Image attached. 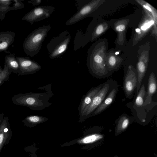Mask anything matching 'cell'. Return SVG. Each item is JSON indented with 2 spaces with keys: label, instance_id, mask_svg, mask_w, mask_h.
Listing matches in <instances>:
<instances>
[{
  "label": "cell",
  "instance_id": "484cf974",
  "mask_svg": "<svg viewBox=\"0 0 157 157\" xmlns=\"http://www.w3.org/2000/svg\"><path fill=\"white\" fill-rule=\"evenodd\" d=\"M2 69L0 65V73L2 71Z\"/></svg>",
  "mask_w": 157,
  "mask_h": 157
},
{
  "label": "cell",
  "instance_id": "4fadbf2b",
  "mask_svg": "<svg viewBox=\"0 0 157 157\" xmlns=\"http://www.w3.org/2000/svg\"><path fill=\"white\" fill-rule=\"evenodd\" d=\"M15 33L12 31H3L0 32V52L6 51L12 44Z\"/></svg>",
  "mask_w": 157,
  "mask_h": 157
},
{
  "label": "cell",
  "instance_id": "d4e9b609",
  "mask_svg": "<svg viewBox=\"0 0 157 157\" xmlns=\"http://www.w3.org/2000/svg\"><path fill=\"white\" fill-rule=\"evenodd\" d=\"M144 6L145 8H146V9H147V10H148L149 11H150L151 12V9L149 6H145V5H144Z\"/></svg>",
  "mask_w": 157,
  "mask_h": 157
},
{
  "label": "cell",
  "instance_id": "8fae6325",
  "mask_svg": "<svg viewBox=\"0 0 157 157\" xmlns=\"http://www.w3.org/2000/svg\"><path fill=\"white\" fill-rule=\"evenodd\" d=\"M24 6V4L20 0H0V19H3L8 11L19 9Z\"/></svg>",
  "mask_w": 157,
  "mask_h": 157
},
{
  "label": "cell",
  "instance_id": "277c9868",
  "mask_svg": "<svg viewBox=\"0 0 157 157\" xmlns=\"http://www.w3.org/2000/svg\"><path fill=\"white\" fill-rule=\"evenodd\" d=\"M77 12L65 23L69 25L75 24L90 16L96 9L98 2L96 1L76 0Z\"/></svg>",
  "mask_w": 157,
  "mask_h": 157
},
{
  "label": "cell",
  "instance_id": "ac0fdd59",
  "mask_svg": "<svg viewBox=\"0 0 157 157\" xmlns=\"http://www.w3.org/2000/svg\"><path fill=\"white\" fill-rule=\"evenodd\" d=\"M132 117L126 114H123L119 117L117 125V130L122 131L126 129L129 124Z\"/></svg>",
  "mask_w": 157,
  "mask_h": 157
},
{
  "label": "cell",
  "instance_id": "3957f363",
  "mask_svg": "<svg viewBox=\"0 0 157 157\" xmlns=\"http://www.w3.org/2000/svg\"><path fill=\"white\" fill-rule=\"evenodd\" d=\"M71 39V35L67 31L52 37L46 46L49 58L55 59L62 56L67 49Z\"/></svg>",
  "mask_w": 157,
  "mask_h": 157
},
{
  "label": "cell",
  "instance_id": "8992f818",
  "mask_svg": "<svg viewBox=\"0 0 157 157\" xmlns=\"http://www.w3.org/2000/svg\"><path fill=\"white\" fill-rule=\"evenodd\" d=\"M110 85L109 82L104 83L100 90L94 97L91 103L88 107L79 122H83L90 117L92 114L100 105L106 97L109 90Z\"/></svg>",
  "mask_w": 157,
  "mask_h": 157
},
{
  "label": "cell",
  "instance_id": "7a4b0ae2",
  "mask_svg": "<svg viewBox=\"0 0 157 157\" xmlns=\"http://www.w3.org/2000/svg\"><path fill=\"white\" fill-rule=\"evenodd\" d=\"M51 29L49 25H44L33 30L26 37L23 43L25 53L34 57L41 49L42 43Z\"/></svg>",
  "mask_w": 157,
  "mask_h": 157
},
{
  "label": "cell",
  "instance_id": "603a6c76",
  "mask_svg": "<svg viewBox=\"0 0 157 157\" xmlns=\"http://www.w3.org/2000/svg\"><path fill=\"white\" fill-rule=\"evenodd\" d=\"M124 25L121 24L117 26L116 27V30L118 32H121L125 29Z\"/></svg>",
  "mask_w": 157,
  "mask_h": 157
},
{
  "label": "cell",
  "instance_id": "2e32d148",
  "mask_svg": "<svg viewBox=\"0 0 157 157\" xmlns=\"http://www.w3.org/2000/svg\"><path fill=\"white\" fill-rule=\"evenodd\" d=\"M146 94L145 86L144 84H143L137 92L133 106L134 108L136 110L138 114H140V112H143L142 113L144 112L146 114L145 111L143 109L144 108L143 105Z\"/></svg>",
  "mask_w": 157,
  "mask_h": 157
},
{
  "label": "cell",
  "instance_id": "30bf717a",
  "mask_svg": "<svg viewBox=\"0 0 157 157\" xmlns=\"http://www.w3.org/2000/svg\"><path fill=\"white\" fill-rule=\"evenodd\" d=\"M12 136L8 118L4 116L0 125V152L4 146L9 143Z\"/></svg>",
  "mask_w": 157,
  "mask_h": 157
},
{
  "label": "cell",
  "instance_id": "44dd1931",
  "mask_svg": "<svg viewBox=\"0 0 157 157\" xmlns=\"http://www.w3.org/2000/svg\"><path fill=\"white\" fill-rule=\"evenodd\" d=\"M154 23L153 20L147 23H146L141 27V29L143 30H145L148 28L151 25Z\"/></svg>",
  "mask_w": 157,
  "mask_h": 157
},
{
  "label": "cell",
  "instance_id": "7c38bea8",
  "mask_svg": "<svg viewBox=\"0 0 157 157\" xmlns=\"http://www.w3.org/2000/svg\"><path fill=\"white\" fill-rule=\"evenodd\" d=\"M157 87L156 76L155 74L152 72L150 74L148 79L147 91L143 105L144 108L147 105L152 103V97L156 92Z\"/></svg>",
  "mask_w": 157,
  "mask_h": 157
},
{
  "label": "cell",
  "instance_id": "5bb4252c",
  "mask_svg": "<svg viewBox=\"0 0 157 157\" xmlns=\"http://www.w3.org/2000/svg\"><path fill=\"white\" fill-rule=\"evenodd\" d=\"M117 91V88H113L105 97L100 105L92 114L90 117L100 114L109 106L114 100Z\"/></svg>",
  "mask_w": 157,
  "mask_h": 157
},
{
  "label": "cell",
  "instance_id": "d6986e66",
  "mask_svg": "<svg viewBox=\"0 0 157 157\" xmlns=\"http://www.w3.org/2000/svg\"><path fill=\"white\" fill-rule=\"evenodd\" d=\"M103 138L102 135L94 134L87 136L78 141V142L80 144H89L93 143Z\"/></svg>",
  "mask_w": 157,
  "mask_h": 157
},
{
  "label": "cell",
  "instance_id": "5b68a950",
  "mask_svg": "<svg viewBox=\"0 0 157 157\" xmlns=\"http://www.w3.org/2000/svg\"><path fill=\"white\" fill-rule=\"evenodd\" d=\"M55 10L54 7L43 6L35 7L22 18V20L29 22L31 24L49 17Z\"/></svg>",
  "mask_w": 157,
  "mask_h": 157
},
{
  "label": "cell",
  "instance_id": "9a60e30c",
  "mask_svg": "<svg viewBox=\"0 0 157 157\" xmlns=\"http://www.w3.org/2000/svg\"><path fill=\"white\" fill-rule=\"evenodd\" d=\"M4 65L10 71L18 74L20 76L21 72L19 63L14 54H10L6 55L5 58Z\"/></svg>",
  "mask_w": 157,
  "mask_h": 157
},
{
  "label": "cell",
  "instance_id": "e0dca14e",
  "mask_svg": "<svg viewBox=\"0 0 157 157\" xmlns=\"http://www.w3.org/2000/svg\"><path fill=\"white\" fill-rule=\"evenodd\" d=\"M48 120L47 117L39 115H31L25 117L22 122L24 125L32 127L36 124L44 122Z\"/></svg>",
  "mask_w": 157,
  "mask_h": 157
},
{
  "label": "cell",
  "instance_id": "cb8c5ba5",
  "mask_svg": "<svg viewBox=\"0 0 157 157\" xmlns=\"http://www.w3.org/2000/svg\"><path fill=\"white\" fill-rule=\"evenodd\" d=\"M4 117V114L3 113L0 114V125L3 120Z\"/></svg>",
  "mask_w": 157,
  "mask_h": 157
},
{
  "label": "cell",
  "instance_id": "52a82bcc",
  "mask_svg": "<svg viewBox=\"0 0 157 157\" xmlns=\"http://www.w3.org/2000/svg\"><path fill=\"white\" fill-rule=\"evenodd\" d=\"M137 83V72L132 66H129L124 79L123 87L126 98H132Z\"/></svg>",
  "mask_w": 157,
  "mask_h": 157
},
{
  "label": "cell",
  "instance_id": "ba28073f",
  "mask_svg": "<svg viewBox=\"0 0 157 157\" xmlns=\"http://www.w3.org/2000/svg\"><path fill=\"white\" fill-rule=\"evenodd\" d=\"M20 65V75H32L36 73L41 68L36 62L28 57H16Z\"/></svg>",
  "mask_w": 157,
  "mask_h": 157
},
{
  "label": "cell",
  "instance_id": "6da1fadb",
  "mask_svg": "<svg viewBox=\"0 0 157 157\" xmlns=\"http://www.w3.org/2000/svg\"><path fill=\"white\" fill-rule=\"evenodd\" d=\"M51 84L38 89L46 91L42 93L29 92L14 95L12 98L13 103L17 105L27 107L34 110L43 109L49 106L52 103L48 102L54 95L51 90Z\"/></svg>",
  "mask_w": 157,
  "mask_h": 157
},
{
  "label": "cell",
  "instance_id": "7402d4cb",
  "mask_svg": "<svg viewBox=\"0 0 157 157\" xmlns=\"http://www.w3.org/2000/svg\"><path fill=\"white\" fill-rule=\"evenodd\" d=\"M41 2V0H31L28 1V3L31 4L33 6H35L40 4Z\"/></svg>",
  "mask_w": 157,
  "mask_h": 157
},
{
  "label": "cell",
  "instance_id": "ffe728a7",
  "mask_svg": "<svg viewBox=\"0 0 157 157\" xmlns=\"http://www.w3.org/2000/svg\"><path fill=\"white\" fill-rule=\"evenodd\" d=\"M11 73L7 67L4 65L2 71L0 73V86L3 83L8 80L9 76Z\"/></svg>",
  "mask_w": 157,
  "mask_h": 157
},
{
  "label": "cell",
  "instance_id": "9c48e42d",
  "mask_svg": "<svg viewBox=\"0 0 157 157\" xmlns=\"http://www.w3.org/2000/svg\"><path fill=\"white\" fill-rule=\"evenodd\" d=\"M103 84L92 88L86 94L82 96L81 102L78 108V110L79 112V120L82 117L85 112L91 103L94 97L100 90Z\"/></svg>",
  "mask_w": 157,
  "mask_h": 157
}]
</instances>
